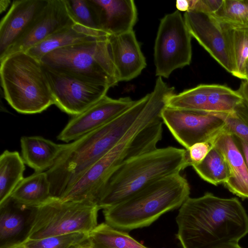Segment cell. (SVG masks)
<instances>
[{
    "mask_svg": "<svg viewBox=\"0 0 248 248\" xmlns=\"http://www.w3.org/2000/svg\"><path fill=\"white\" fill-rule=\"evenodd\" d=\"M87 236V233H72L38 240H27L16 246L21 248H70L86 241Z\"/></svg>",
    "mask_w": 248,
    "mask_h": 248,
    "instance_id": "cell-30",
    "label": "cell"
},
{
    "mask_svg": "<svg viewBox=\"0 0 248 248\" xmlns=\"http://www.w3.org/2000/svg\"><path fill=\"white\" fill-rule=\"evenodd\" d=\"M243 98L237 91L222 85L211 84L206 111L232 114Z\"/></svg>",
    "mask_w": 248,
    "mask_h": 248,
    "instance_id": "cell-26",
    "label": "cell"
},
{
    "mask_svg": "<svg viewBox=\"0 0 248 248\" xmlns=\"http://www.w3.org/2000/svg\"><path fill=\"white\" fill-rule=\"evenodd\" d=\"M212 148V144L205 141L196 143L186 149V156L188 166H192L200 163L205 158Z\"/></svg>",
    "mask_w": 248,
    "mask_h": 248,
    "instance_id": "cell-32",
    "label": "cell"
},
{
    "mask_svg": "<svg viewBox=\"0 0 248 248\" xmlns=\"http://www.w3.org/2000/svg\"><path fill=\"white\" fill-rule=\"evenodd\" d=\"M211 84H200L178 94L174 93L167 99L166 107L178 109L206 111Z\"/></svg>",
    "mask_w": 248,
    "mask_h": 248,
    "instance_id": "cell-25",
    "label": "cell"
},
{
    "mask_svg": "<svg viewBox=\"0 0 248 248\" xmlns=\"http://www.w3.org/2000/svg\"><path fill=\"white\" fill-rule=\"evenodd\" d=\"M223 156L230 176L223 184L232 193L248 199V169L233 135L224 129L211 142Z\"/></svg>",
    "mask_w": 248,
    "mask_h": 248,
    "instance_id": "cell-18",
    "label": "cell"
},
{
    "mask_svg": "<svg viewBox=\"0 0 248 248\" xmlns=\"http://www.w3.org/2000/svg\"><path fill=\"white\" fill-rule=\"evenodd\" d=\"M75 22H77L65 0H48L43 11L0 60L14 53L26 52L52 33Z\"/></svg>",
    "mask_w": 248,
    "mask_h": 248,
    "instance_id": "cell-13",
    "label": "cell"
},
{
    "mask_svg": "<svg viewBox=\"0 0 248 248\" xmlns=\"http://www.w3.org/2000/svg\"><path fill=\"white\" fill-rule=\"evenodd\" d=\"M99 29L109 35L133 30L137 10L132 0H89Z\"/></svg>",
    "mask_w": 248,
    "mask_h": 248,
    "instance_id": "cell-17",
    "label": "cell"
},
{
    "mask_svg": "<svg viewBox=\"0 0 248 248\" xmlns=\"http://www.w3.org/2000/svg\"><path fill=\"white\" fill-rule=\"evenodd\" d=\"M100 209L93 202L63 201L52 197L36 207L24 241L76 232L88 234L98 225Z\"/></svg>",
    "mask_w": 248,
    "mask_h": 248,
    "instance_id": "cell-7",
    "label": "cell"
},
{
    "mask_svg": "<svg viewBox=\"0 0 248 248\" xmlns=\"http://www.w3.org/2000/svg\"><path fill=\"white\" fill-rule=\"evenodd\" d=\"M184 18L192 37L232 75L234 68L230 26L213 15L202 12H186Z\"/></svg>",
    "mask_w": 248,
    "mask_h": 248,
    "instance_id": "cell-11",
    "label": "cell"
},
{
    "mask_svg": "<svg viewBox=\"0 0 248 248\" xmlns=\"http://www.w3.org/2000/svg\"><path fill=\"white\" fill-rule=\"evenodd\" d=\"M11 3H12V1L10 0H0V13H2L3 12H4Z\"/></svg>",
    "mask_w": 248,
    "mask_h": 248,
    "instance_id": "cell-38",
    "label": "cell"
},
{
    "mask_svg": "<svg viewBox=\"0 0 248 248\" xmlns=\"http://www.w3.org/2000/svg\"><path fill=\"white\" fill-rule=\"evenodd\" d=\"M176 221V237L183 248L238 242L248 233V216L240 201L209 192L188 197L180 207Z\"/></svg>",
    "mask_w": 248,
    "mask_h": 248,
    "instance_id": "cell-1",
    "label": "cell"
},
{
    "mask_svg": "<svg viewBox=\"0 0 248 248\" xmlns=\"http://www.w3.org/2000/svg\"><path fill=\"white\" fill-rule=\"evenodd\" d=\"M108 36L56 49L46 54L40 61L51 68L110 88L119 81L108 49Z\"/></svg>",
    "mask_w": 248,
    "mask_h": 248,
    "instance_id": "cell-6",
    "label": "cell"
},
{
    "mask_svg": "<svg viewBox=\"0 0 248 248\" xmlns=\"http://www.w3.org/2000/svg\"><path fill=\"white\" fill-rule=\"evenodd\" d=\"M213 15L231 27H248V0H223L220 8Z\"/></svg>",
    "mask_w": 248,
    "mask_h": 248,
    "instance_id": "cell-28",
    "label": "cell"
},
{
    "mask_svg": "<svg viewBox=\"0 0 248 248\" xmlns=\"http://www.w3.org/2000/svg\"><path fill=\"white\" fill-rule=\"evenodd\" d=\"M48 0H16L0 22V58L43 11Z\"/></svg>",
    "mask_w": 248,
    "mask_h": 248,
    "instance_id": "cell-15",
    "label": "cell"
},
{
    "mask_svg": "<svg viewBox=\"0 0 248 248\" xmlns=\"http://www.w3.org/2000/svg\"><path fill=\"white\" fill-rule=\"evenodd\" d=\"M11 248H21L20 247H19V246H14Z\"/></svg>",
    "mask_w": 248,
    "mask_h": 248,
    "instance_id": "cell-40",
    "label": "cell"
},
{
    "mask_svg": "<svg viewBox=\"0 0 248 248\" xmlns=\"http://www.w3.org/2000/svg\"><path fill=\"white\" fill-rule=\"evenodd\" d=\"M229 26L234 68L232 75L248 80V27Z\"/></svg>",
    "mask_w": 248,
    "mask_h": 248,
    "instance_id": "cell-27",
    "label": "cell"
},
{
    "mask_svg": "<svg viewBox=\"0 0 248 248\" xmlns=\"http://www.w3.org/2000/svg\"><path fill=\"white\" fill-rule=\"evenodd\" d=\"M192 167L201 178L215 186L225 183L229 178V168L223 156L213 146L200 163Z\"/></svg>",
    "mask_w": 248,
    "mask_h": 248,
    "instance_id": "cell-24",
    "label": "cell"
},
{
    "mask_svg": "<svg viewBox=\"0 0 248 248\" xmlns=\"http://www.w3.org/2000/svg\"><path fill=\"white\" fill-rule=\"evenodd\" d=\"M208 248H243L239 244L238 242H232L221 244Z\"/></svg>",
    "mask_w": 248,
    "mask_h": 248,
    "instance_id": "cell-37",
    "label": "cell"
},
{
    "mask_svg": "<svg viewBox=\"0 0 248 248\" xmlns=\"http://www.w3.org/2000/svg\"><path fill=\"white\" fill-rule=\"evenodd\" d=\"M36 208L11 197L0 204V248H12L26 239Z\"/></svg>",
    "mask_w": 248,
    "mask_h": 248,
    "instance_id": "cell-16",
    "label": "cell"
},
{
    "mask_svg": "<svg viewBox=\"0 0 248 248\" xmlns=\"http://www.w3.org/2000/svg\"><path fill=\"white\" fill-rule=\"evenodd\" d=\"M186 149L169 146L137 156L125 163L111 176L100 193V209L128 199L147 185L180 172L188 167Z\"/></svg>",
    "mask_w": 248,
    "mask_h": 248,
    "instance_id": "cell-4",
    "label": "cell"
},
{
    "mask_svg": "<svg viewBox=\"0 0 248 248\" xmlns=\"http://www.w3.org/2000/svg\"><path fill=\"white\" fill-rule=\"evenodd\" d=\"M25 163L17 151L5 150L0 156V204L10 198L24 178Z\"/></svg>",
    "mask_w": 248,
    "mask_h": 248,
    "instance_id": "cell-22",
    "label": "cell"
},
{
    "mask_svg": "<svg viewBox=\"0 0 248 248\" xmlns=\"http://www.w3.org/2000/svg\"><path fill=\"white\" fill-rule=\"evenodd\" d=\"M135 101L129 97L113 99L107 95L81 114L73 116L57 136L69 143L115 119Z\"/></svg>",
    "mask_w": 248,
    "mask_h": 248,
    "instance_id": "cell-12",
    "label": "cell"
},
{
    "mask_svg": "<svg viewBox=\"0 0 248 248\" xmlns=\"http://www.w3.org/2000/svg\"><path fill=\"white\" fill-rule=\"evenodd\" d=\"M191 6L190 0H177L176 1V7L180 12H188Z\"/></svg>",
    "mask_w": 248,
    "mask_h": 248,
    "instance_id": "cell-36",
    "label": "cell"
},
{
    "mask_svg": "<svg viewBox=\"0 0 248 248\" xmlns=\"http://www.w3.org/2000/svg\"><path fill=\"white\" fill-rule=\"evenodd\" d=\"M88 248H91V247L89 246V245Z\"/></svg>",
    "mask_w": 248,
    "mask_h": 248,
    "instance_id": "cell-41",
    "label": "cell"
},
{
    "mask_svg": "<svg viewBox=\"0 0 248 248\" xmlns=\"http://www.w3.org/2000/svg\"><path fill=\"white\" fill-rule=\"evenodd\" d=\"M89 244L87 240L80 244L72 246L70 248H88Z\"/></svg>",
    "mask_w": 248,
    "mask_h": 248,
    "instance_id": "cell-39",
    "label": "cell"
},
{
    "mask_svg": "<svg viewBox=\"0 0 248 248\" xmlns=\"http://www.w3.org/2000/svg\"><path fill=\"white\" fill-rule=\"evenodd\" d=\"M42 64L54 105L72 116L81 114L98 102L109 89L92 80Z\"/></svg>",
    "mask_w": 248,
    "mask_h": 248,
    "instance_id": "cell-9",
    "label": "cell"
},
{
    "mask_svg": "<svg viewBox=\"0 0 248 248\" xmlns=\"http://www.w3.org/2000/svg\"><path fill=\"white\" fill-rule=\"evenodd\" d=\"M11 197L20 203L33 207H37L46 202L52 197L46 172H35L24 178Z\"/></svg>",
    "mask_w": 248,
    "mask_h": 248,
    "instance_id": "cell-21",
    "label": "cell"
},
{
    "mask_svg": "<svg viewBox=\"0 0 248 248\" xmlns=\"http://www.w3.org/2000/svg\"><path fill=\"white\" fill-rule=\"evenodd\" d=\"M214 113L224 121L225 130L248 144V105L243 100L232 114Z\"/></svg>",
    "mask_w": 248,
    "mask_h": 248,
    "instance_id": "cell-29",
    "label": "cell"
},
{
    "mask_svg": "<svg viewBox=\"0 0 248 248\" xmlns=\"http://www.w3.org/2000/svg\"><path fill=\"white\" fill-rule=\"evenodd\" d=\"M190 186L180 173L144 187L125 200L103 209L105 222L125 232L150 226L162 215L180 208L189 197Z\"/></svg>",
    "mask_w": 248,
    "mask_h": 248,
    "instance_id": "cell-3",
    "label": "cell"
},
{
    "mask_svg": "<svg viewBox=\"0 0 248 248\" xmlns=\"http://www.w3.org/2000/svg\"><path fill=\"white\" fill-rule=\"evenodd\" d=\"M191 38L180 11L168 14L161 19L154 46L156 76L168 78L175 70L190 64Z\"/></svg>",
    "mask_w": 248,
    "mask_h": 248,
    "instance_id": "cell-8",
    "label": "cell"
},
{
    "mask_svg": "<svg viewBox=\"0 0 248 248\" xmlns=\"http://www.w3.org/2000/svg\"><path fill=\"white\" fill-rule=\"evenodd\" d=\"M108 35L104 31H94L75 22L52 33L26 52L40 61L56 49Z\"/></svg>",
    "mask_w": 248,
    "mask_h": 248,
    "instance_id": "cell-19",
    "label": "cell"
},
{
    "mask_svg": "<svg viewBox=\"0 0 248 248\" xmlns=\"http://www.w3.org/2000/svg\"><path fill=\"white\" fill-rule=\"evenodd\" d=\"M87 240L92 248H149L127 232L115 229L106 222L98 224L90 232Z\"/></svg>",
    "mask_w": 248,
    "mask_h": 248,
    "instance_id": "cell-23",
    "label": "cell"
},
{
    "mask_svg": "<svg viewBox=\"0 0 248 248\" xmlns=\"http://www.w3.org/2000/svg\"><path fill=\"white\" fill-rule=\"evenodd\" d=\"M108 42L118 81H127L138 76L146 63L134 31L109 35Z\"/></svg>",
    "mask_w": 248,
    "mask_h": 248,
    "instance_id": "cell-14",
    "label": "cell"
},
{
    "mask_svg": "<svg viewBox=\"0 0 248 248\" xmlns=\"http://www.w3.org/2000/svg\"><path fill=\"white\" fill-rule=\"evenodd\" d=\"M64 144L40 136H23L20 139L21 156L35 172H44L52 167Z\"/></svg>",
    "mask_w": 248,
    "mask_h": 248,
    "instance_id": "cell-20",
    "label": "cell"
},
{
    "mask_svg": "<svg viewBox=\"0 0 248 248\" xmlns=\"http://www.w3.org/2000/svg\"><path fill=\"white\" fill-rule=\"evenodd\" d=\"M237 91L242 97L244 102L248 105V80L242 82Z\"/></svg>",
    "mask_w": 248,
    "mask_h": 248,
    "instance_id": "cell-35",
    "label": "cell"
},
{
    "mask_svg": "<svg viewBox=\"0 0 248 248\" xmlns=\"http://www.w3.org/2000/svg\"><path fill=\"white\" fill-rule=\"evenodd\" d=\"M150 94L103 126L65 144L54 165L46 171L52 197L60 198L93 165L108 153L139 117Z\"/></svg>",
    "mask_w": 248,
    "mask_h": 248,
    "instance_id": "cell-2",
    "label": "cell"
},
{
    "mask_svg": "<svg viewBox=\"0 0 248 248\" xmlns=\"http://www.w3.org/2000/svg\"><path fill=\"white\" fill-rule=\"evenodd\" d=\"M163 123L186 149L201 142H211L225 126L212 112L175 109L165 107L160 114Z\"/></svg>",
    "mask_w": 248,
    "mask_h": 248,
    "instance_id": "cell-10",
    "label": "cell"
},
{
    "mask_svg": "<svg viewBox=\"0 0 248 248\" xmlns=\"http://www.w3.org/2000/svg\"><path fill=\"white\" fill-rule=\"evenodd\" d=\"M223 0H191L189 11L214 14L220 8Z\"/></svg>",
    "mask_w": 248,
    "mask_h": 248,
    "instance_id": "cell-33",
    "label": "cell"
},
{
    "mask_svg": "<svg viewBox=\"0 0 248 248\" xmlns=\"http://www.w3.org/2000/svg\"><path fill=\"white\" fill-rule=\"evenodd\" d=\"M75 21L90 29L102 31L97 24L96 17L89 0H65Z\"/></svg>",
    "mask_w": 248,
    "mask_h": 248,
    "instance_id": "cell-31",
    "label": "cell"
},
{
    "mask_svg": "<svg viewBox=\"0 0 248 248\" xmlns=\"http://www.w3.org/2000/svg\"><path fill=\"white\" fill-rule=\"evenodd\" d=\"M1 86L5 99L16 111L40 113L54 105L41 62L26 52L0 60Z\"/></svg>",
    "mask_w": 248,
    "mask_h": 248,
    "instance_id": "cell-5",
    "label": "cell"
},
{
    "mask_svg": "<svg viewBox=\"0 0 248 248\" xmlns=\"http://www.w3.org/2000/svg\"><path fill=\"white\" fill-rule=\"evenodd\" d=\"M233 136L235 141L241 151L248 169V144L240 138Z\"/></svg>",
    "mask_w": 248,
    "mask_h": 248,
    "instance_id": "cell-34",
    "label": "cell"
}]
</instances>
